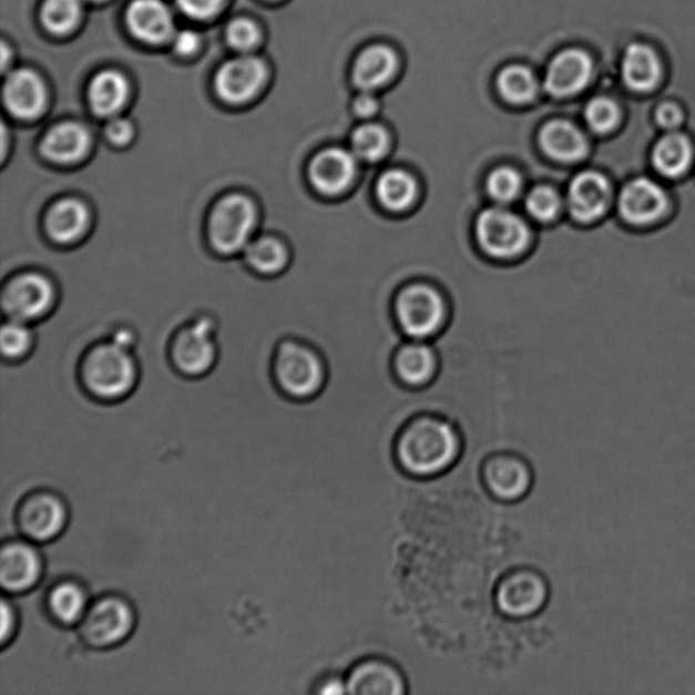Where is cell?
<instances>
[{
    "mask_svg": "<svg viewBox=\"0 0 695 695\" xmlns=\"http://www.w3.org/2000/svg\"><path fill=\"white\" fill-rule=\"evenodd\" d=\"M463 438L454 422L438 415H420L398 433L395 454L405 473L420 480L454 469L461 461Z\"/></svg>",
    "mask_w": 695,
    "mask_h": 695,
    "instance_id": "obj_1",
    "label": "cell"
},
{
    "mask_svg": "<svg viewBox=\"0 0 695 695\" xmlns=\"http://www.w3.org/2000/svg\"><path fill=\"white\" fill-rule=\"evenodd\" d=\"M479 249L493 262H517L530 249L533 229L528 221L503 205L481 208L474 221Z\"/></svg>",
    "mask_w": 695,
    "mask_h": 695,
    "instance_id": "obj_2",
    "label": "cell"
},
{
    "mask_svg": "<svg viewBox=\"0 0 695 695\" xmlns=\"http://www.w3.org/2000/svg\"><path fill=\"white\" fill-rule=\"evenodd\" d=\"M446 294L431 282L417 280L398 292L395 313L405 337L427 340L444 329L447 319Z\"/></svg>",
    "mask_w": 695,
    "mask_h": 695,
    "instance_id": "obj_3",
    "label": "cell"
},
{
    "mask_svg": "<svg viewBox=\"0 0 695 695\" xmlns=\"http://www.w3.org/2000/svg\"><path fill=\"white\" fill-rule=\"evenodd\" d=\"M136 612L131 602L117 594H106L90 603L76 626L81 642L92 650H111L131 637Z\"/></svg>",
    "mask_w": 695,
    "mask_h": 695,
    "instance_id": "obj_4",
    "label": "cell"
},
{
    "mask_svg": "<svg viewBox=\"0 0 695 695\" xmlns=\"http://www.w3.org/2000/svg\"><path fill=\"white\" fill-rule=\"evenodd\" d=\"M550 595L552 589L546 576L531 568H522L500 580L494 603L505 619L533 622L548 609Z\"/></svg>",
    "mask_w": 695,
    "mask_h": 695,
    "instance_id": "obj_5",
    "label": "cell"
},
{
    "mask_svg": "<svg viewBox=\"0 0 695 695\" xmlns=\"http://www.w3.org/2000/svg\"><path fill=\"white\" fill-rule=\"evenodd\" d=\"M86 389L101 401H117L135 384V367L126 348L116 343L95 348L83 368Z\"/></svg>",
    "mask_w": 695,
    "mask_h": 695,
    "instance_id": "obj_6",
    "label": "cell"
},
{
    "mask_svg": "<svg viewBox=\"0 0 695 695\" xmlns=\"http://www.w3.org/2000/svg\"><path fill=\"white\" fill-rule=\"evenodd\" d=\"M69 521L65 500L48 489L30 492L17 507V528L25 540L35 545L57 541L68 529Z\"/></svg>",
    "mask_w": 695,
    "mask_h": 695,
    "instance_id": "obj_7",
    "label": "cell"
},
{
    "mask_svg": "<svg viewBox=\"0 0 695 695\" xmlns=\"http://www.w3.org/2000/svg\"><path fill=\"white\" fill-rule=\"evenodd\" d=\"M276 378L289 398L308 401L325 388L326 370L321 359L307 347L287 343L276 359Z\"/></svg>",
    "mask_w": 695,
    "mask_h": 695,
    "instance_id": "obj_8",
    "label": "cell"
},
{
    "mask_svg": "<svg viewBox=\"0 0 695 695\" xmlns=\"http://www.w3.org/2000/svg\"><path fill=\"white\" fill-rule=\"evenodd\" d=\"M257 222L251 198L232 195L222 198L211 215L209 237L216 251L233 255L249 245Z\"/></svg>",
    "mask_w": 695,
    "mask_h": 695,
    "instance_id": "obj_9",
    "label": "cell"
},
{
    "mask_svg": "<svg viewBox=\"0 0 695 695\" xmlns=\"http://www.w3.org/2000/svg\"><path fill=\"white\" fill-rule=\"evenodd\" d=\"M359 160L344 147H329L313 156L308 181L319 196L340 198L348 195L359 181Z\"/></svg>",
    "mask_w": 695,
    "mask_h": 695,
    "instance_id": "obj_10",
    "label": "cell"
},
{
    "mask_svg": "<svg viewBox=\"0 0 695 695\" xmlns=\"http://www.w3.org/2000/svg\"><path fill=\"white\" fill-rule=\"evenodd\" d=\"M482 480L488 492L501 503H519L533 491V468L521 456L499 452L483 463Z\"/></svg>",
    "mask_w": 695,
    "mask_h": 695,
    "instance_id": "obj_11",
    "label": "cell"
},
{
    "mask_svg": "<svg viewBox=\"0 0 695 695\" xmlns=\"http://www.w3.org/2000/svg\"><path fill=\"white\" fill-rule=\"evenodd\" d=\"M42 575L44 559L35 543L25 538L3 542L0 550V585L4 594H27L38 587Z\"/></svg>",
    "mask_w": 695,
    "mask_h": 695,
    "instance_id": "obj_12",
    "label": "cell"
},
{
    "mask_svg": "<svg viewBox=\"0 0 695 695\" xmlns=\"http://www.w3.org/2000/svg\"><path fill=\"white\" fill-rule=\"evenodd\" d=\"M613 185L596 171L580 172L566 187L568 213L580 225H591L607 214L613 202Z\"/></svg>",
    "mask_w": 695,
    "mask_h": 695,
    "instance_id": "obj_13",
    "label": "cell"
},
{
    "mask_svg": "<svg viewBox=\"0 0 695 695\" xmlns=\"http://www.w3.org/2000/svg\"><path fill=\"white\" fill-rule=\"evenodd\" d=\"M350 695H407L409 683L402 670L388 658L372 656L356 662L346 674Z\"/></svg>",
    "mask_w": 695,
    "mask_h": 695,
    "instance_id": "obj_14",
    "label": "cell"
},
{
    "mask_svg": "<svg viewBox=\"0 0 695 695\" xmlns=\"http://www.w3.org/2000/svg\"><path fill=\"white\" fill-rule=\"evenodd\" d=\"M668 208V196L656 181L638 177L622 187L619 211L628 225L648 227L661 221Z\"/></svg>",
    "mask_w": 695,
    "mask_h": 695,
    "instance_id": "obj_15",
    "label": "cell"
},
{
    "mask_svg": "<svg viewBox=\"0 0 695 695\" xmlns=\"http://www.w3.org/2000/svg\"><path fill=\"white\" fill-rule=\"evenodd\" d=\"M53 287L50 280L38 274L18 276L6 288V311L17 321L38 318L52 306Z\"/></svg>",
    "mask_w": 695,
    "mask_h": 695,
    "instance_id": "obj_16",
    "label": "cell"
},
{
    "mask_svg": "<svg viewBox=\"0 0 695 695\" xmlns=\"http://www.w3.org/2000/svg\"><path fill=\"white\" fill-rule=\"evenodd\" d=\"M267 70L262 60L241 57L229 60L217 72L216 90L229 104H244L262 89Z\"/></svg>",
    "mask_w": 695,
    "mask_h": 695,
    "instance_id": "obj_17",
    "label": "cell"
},
{
    "mask_svg": "<svg viewBox=\"0 0 695 695\" xmlns=\"http://www.w3.org/2000/svg\"><path fill=\"white\" fill-rule=\"evenodd\" d=\"M420 183L409 167L395 166L379 172L375 180V198L391 215H405L420 202Z\"/></svg>",
    "mask_w": 695,
    "mask_h": 695,
    "instance_id": "obj_18",
    "label": "cell"
},
{
    "mask_svg": "<svg viewBox=\"0 0 695 695\" xmlns=\"http://www.w3.org/2000/svg\"><path fill=\"white\" fill-rule=\"evenodd\" d=\"M538 144L548 160L562 165H575L587 159L590 153L587 137L565 120H553L543 125Z\"/></svg>",
    "mask_w": 695,
    "mask_h": 695,
    "instance_id": "obj_19",
    "label": "cell"
},
{
    "mask_svg": "<svg viewBox=\"0 0 695 695\" xmlns=\"http://www.w3.org/2000/svg\"><path fill=\"white\" fill-rule=\"evenodd\" d=\"M592 62L587 53L579 50L561 52L549 64L545 89L558 99L583 92L591 81Z\"/></svg>",
    "mask_w": 695,
    "mask_h": 695,
    "instance_id": "obj_20",
    "label": "cell"
},
{
    "mask_svg": "<svg viewBox=\"0 0 695 695\" xmlns=\"http://www.w3.org/2000/svg\"><path fill=\"white\" fill-rule=\"evenodd\" d=\"M174 358L181 370L191 375L208 370L215 358L213 324L202 319L181 334L175 341Z\"/></svg>",
    "mask_w": 695,
    "mask_h": 695,
    "instance_id": "obj_21",
    "label": "cell"
},
{
    "mask_svg": "<svg viewBox=\"0 0 695 695\" xmlns=\"http://www.w3.org/2000/svg\"><path fill=\"white\" fill-rule=\"evenodd\" d=\"M3 99L6 108L14 117L32 120L44 111V83L29 70L11 72L4 83Z\"/></svg>",
    "mask_w": 695,
    "mask_h": 695,
    "instance_id": "obj_22",
    "label": "cell"
},
{
    "mask_svg": "<svg viewBox=\"0 0 695 695\" xmlns=\"http://www.w3.org/2000/svg\"><path fill=\"white\" fill-rule=\"evenodd\" d=\"M437 348L422 343L402 344L397 350L395 370L398 379L412 389L427 388L438 377Z\"/></svg>",
    "mask_w": 695,
    "mask_h": 695,
    "instance_id": "obj_23",
    "label": "cell"
},
{
    "mask_svg": "<svg viewBox=\"0 0 695 695\" xmlns=\"http://www.w3.org/2000/svg\"><path fill=\"white\" fill-rule=\"evenodd\" d=\"M90 603L86 587L72 579L60 580L48 590L45 596L48 615L63 627H76Z\"/></svg>",
    "mask_w": 695,
    "mask_h": 695,
    "instance_id": "obj_24",
    "label": "cell"
},
{
    "mask_svg": "<svg viewBox=\"0 0 695 695\" xmlns=\"http://www.w3.org/2000/svg\"><path fill=\"white\" fill-rule=\"evenodd\" d=\"M126 22L139 40L151 44H159L173 33L171 11L161 0H135L126 13Z\"/></svg>",
    "mask_w": 695,
    "mask_h": 695,
    "instance_id": "obj_25",
    "label": "cell"
},
{
    "mask_svg": "<svg viewBox=\"0 0 695 695\" xmlns=\"http://www.w3.org/2000/svg\"><path fill=\"white\" fill-rule=\"evenodd\" d=\"M89 149V131L76 123H63L53 126L41 144V151L45 159L60 163V165L82 161L88 155Z\"/></svg>",
    "mask_w": 695,
    "mask_h": 695,
    "instance_id": "obj_26",
    "label": "cell"
},
{
    "mask_svg": "<svg viewBox=\"0 0 695 695\" xmlns=\"http://www.w3.org/2000/svg\"><path fill=\"white\" fill-rule=\"evenodd\" d=\"M396 53L389 47L374 45L362 51L354 65V82L361 92L386 86L397 70Z\"/></svg>",
    "mask_w": 695,
    "mask_h": 695,
    "instance_id": "obj_27",
    "label": "cell"
},
{
    "mask_svg": "<svg viewBox=\"0 0 695 695\" xmlns=\"http://www.w3.org/2000/svg\"><path fill=\"white\" fill-rule=\"evenodd\" d=\"M622 78L633 92H652L662 80L661 60L650 47L633 44L622 60Z\"/></svg>",
    "mask_w": 695,
    "mask_h": 695,
    "instance_id": "obj_28",
    "label": "cell"
},
{
    "mask_svg": "<svg viewBox=\"0 0 695 695\" xmlns=\"http://www.w3.org/2000/svg\"><path fill=\"white\" fill-rule=\"evenodd\" d=\"M90 222L89 209L76 198H64L54 204L47 216V229L60 244H71L83 237Z\"/></svg>",
    "mask_w": 695,
    "mask_h": 695,
    "instance_id": "obj_29",
    "label": "cell"
},
{
    "mask_svg": "<svg viewBox=\"0 0 695 695\" xmlns=\"http://www.w3.org/2000/svg\"><path fill=\"white\" fill-rule=\"evenodd\" d=\"M694 151L685 135L671 134L663 136L652 151V166L666 178H678L691 168Z\"/></svg>",
    "mask_w": 695,
    "mask_h": 695,
    "instance_id": "obj_30",
    "label": "cell"
},
{
    "mask_svg": "<svg viewBox=\"0 0 695 695\" xmlns=\"http://www.w3.org/2000/svg\"><path fill=\"white\" fill-rule=\"evenodd\" d=\"M129 94V82L123 75L116 71H104L90 83V106L99 116L112 117L124 106Z\"/></svg>",
    "mask_w": 695,
    "mask_h": 695,
    "instance_id": "obj_31",
    "label": "cell"
},
{
    "mask_svg": "<svg viewBox=\"0 0 695 695\" xmlns=\"http://www.w3.org/2000/svg\"><path fill=\"white\" fill-rule=\"evenodd\" d=\"M350 151L359 162L377 166L392 151V141L385 126L374 123L361 124L349 139Z\"/></svg>",
    "mask_w": 695,
    "mask_h": 695,
    "instance_id": "obj_32",
    "label": "cell"
},
{
    "mask_svg": "<svg viewBox=\"0 0 695 695\" xmlns=\"http://www.w3.org/2000/svg\"><path fill=\"white\" fill-rule=\"evenodd\" d=\"M525 172L517 163H503L494 166L486 177V195L495 205H511L521 198L525 186Z\"/></svg>",
    "mask_w": 695,
    "mask_h": 695,
    "instance_id": "obj_33",
    "label": "cell"
},
{
    "mask_svg": "<svg viewBox=\"0 0 695 695\" xmlns=\"http://www.w3.org/2000/svg\"><path fill=\"white\" fill-rule=\"evenodd\" d=\"M498 88L503 100L517 106L533 102L538 92L533 72L518 64L500 72Z\"/></svg>",
    "mask_w": 695,
    "mask_h": 695,
    "instance_id": "obj_34",
    "label": "cell"
},
{
    "mask_svg": "<svg viewBox=\"0 0 695 695\" xmlns=\"http://www.w3.org/2000/svg\"><path fill=\"white\" fill-rule=\"evenodd\" d=\"M245 258L253 269L262 274H276L286 267L288 252L282 241L263 237L249 242V245L245 247Z\"/></svg>",
    "mask_w": 695,
    "mask_h": 695,
    "instance_id": "obj_35",
    "label": "cell"
},
{
    "mask_svg": "<svg viewBox=\"0 0 695 695\" xmlns=\"http://www.w3.org/2000/svg\"><path fill=\"white\" fill-rule=\"evenodd\" d=\"M564 202L560 192L550 183H538L524 198L525 213L541 225L559 219Z\"/></svg>",
    "mask_w": 695,
    "mask_h": 695,
    "instance_id": "obj_36",
    "label": "cell"
},
{
    "mask_svg": "<svg viewBox=\"0 0 695 695\" xmlns=\"http://www.w3.org/2000/svg\"><path fill=\"white\" fill-rule=\"evenodd\" d=\"M82 0H47L42 6V23L53 33H68L80 21Z\"/></svg>",
    "mask_w": 695,
    "mask_h": 695,
    "instance_id": "obj_37",
    "label": "cell"
},
{
    "mask_svg": "<svg viewBox=\"0 0 695 695\" xmlns=\"http://www.w3.org/2000/svg\"><path fill=\"white\" fill-rule=\"evenodd\" d=\"M585 123L595 134H609L621 121L620 108L609 99H595L585 108Z\"/></svg>",
    "mask_w": 695,
    "mask_h": 695,
    "instance_id": "obj_38",
    "label": "cell"
},
{
    "mask_svg": "<svg viewBox=\"0 0 695 695\" xmlns=\"http://www.w3.org/2000/svg\"><path fill=\"white\" fill-rule=\"evenodd\" d=\"M30 331L27 326H23L22 321H17L3 326L2 336H0V344H2V350L9 358H17L22 354H25L29 346Z\"/></svg>",
    "mask_w": 695,
    "mask_h": 695,
    "instance_id": "obj_39",
    "label": "cell"
},
{
    "mask_svg": "<svg viewBox=\"0 0 695 695\" xmlns=\"http://www.w3.org/2000/svg\"><path fill=\"white\" fill-rule=\"evenodd\" d=\"M227 40L229 45L234 47L235 50L247 52L257 45L259 30L256 23L241 18V20H235L229 23L227 28Z\"/></svg>",
    "mask_w": 695,
    "mask_h": 695,
    "instance_id": "obj_40",
    "label": "cell"
},
{
    "mask_svg": "<svg viewBox=\"0 0 695 695\" xmlns=\"http://www.w3.org/2000/svg\"><path fill=\"white\" fill-rule=\"evenodd\" d=\"M181 11L196 20H207L221 10L225 0H177Z\"/></svg>",
    "mask_w": 695,
    "mask_h": 695,
    "instance_id": "obj_41",
    "label": "cell"
},
{
    "mask_svg": "<svg viewBox=\"0 0 695 695\" xmlns=\"http://www.w3.org/2000/svg\"><path fill=\"white\" fill-rule=\"evenodd\" d=\"M2 634H0V644L3 648L6 645L13 642L18 631V614L14 604L11 603L8 596H3L2 604Z\"/></svg>",
    "mask_w": 695,
    "mask_h": 695,
    "instance_id": "obj_42",
    "label": "cell"
},
{
    "mask_svg": "<svg viewBox=\"0 0 695 695\" xmlns=\"http://www.w3.org/2000/svg\"><path fill=\"white\" fill-rule=\"evenodd\" d=\"M311 693L321 695H343L348 694L346 675L328 674L314 683Z\"/></svg>",
    "mask_w": 695,
    "mask_h": 695,
    "instance_id": "obj_43",
    "label": "cell"
},
{
    "mask_svg": "<svg viewBox=\"0 0 695 695\" xmlns=\"http://www.w3.org/2000/svg\"><path fill=\"white\" fill-rule=\"evenodd\" d=\"M105 135L113 144L117 146H124L130 143L132 136H134V129L129 120L125 119H112L105 129Z\"/></svg>",
    "mask_w": 695,
    "mask_h": 695,
    "instance_id": "obj_44",
    "label": "cell"
},
{
    "mask_svg": "<svg viewBox=\"0 0 695 695\" xmlns=\"http://www.w3.org/2000/svg\"><path fill=\"white\" fill-rule=\"evenodd\" d=\"M352 109L356 117L371 119L379 111V101L375 99L371 92H362V94L356 96Z\"/></svg>",
    "mask_w": 695,
    "mask_h": 695,
    "instance_id": "obj_45",
    "label": "cell"
},
{
    "mask_svg": "<svg viewBox=\"0 0 695 695\" xmlns=\"http://www.w3.org/2000/svg\"><path fill=\"white\" fill-rule=\"evenodd\" d=\"M656 120L664 130L673 131L682 124L683 113L676 105L664 104L657 109Z\"/></svg>",
    "mask_w": 695,
    "mask_h": 695,
    "instance_id": "obj_46",
    "label": "cell"
},
{
    "mask_svg": "<svg viewBox=\"0 0 695 695\" xmlns=\"http://www.w3.org/2000/svg\"><path fill=\"white\" fill-rule=\"evenodd\" d=\"M174 48L180 54H192L198 48V35L190 29L183 30L175 34Z\"/></svg>",
    "mask_w": 695,
    "mask_h": 695,
    "instance_id": "obj_47",
    "label": "cell"
},
{
    "mask_svg": "<svg viewBox=\"0 0 695 695\" xmlns=\"http://www.w3.org/2000/svg\"><path fill=\"white\" fill-rule=\"evenodd\" d=\"M114 343H116L117 346L126 348V346L131 344V336L129 334H119L116 338H114Z\"/></svg>",
    "mask_w": 695,
    "mask_h": 695,
    "instance_id": "obj_48",
    "label": "cell"
},
{
    "mask_svg": "<svg viewBox=\"0 0 695 695\" xmlns=\"http://www.w3.org/2000/svg\"><path fill=\"white\" fill-rule=\"evenodd\" d=\"M92 2H99V0H92Z\"/></svg>",
    "mask_w": 695,
    "mask_h": 695,
    "instance_id": "obj_49",
    "label": "cell"
}]
</instances>
